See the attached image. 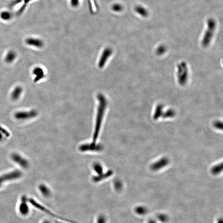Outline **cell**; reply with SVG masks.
Here are the masks:
<instances>
[{
  "mask_svg": "<svg viewBox=\"0 0 223 223\" xmlns=\"http://www.w3.org/2000/svg\"><path fill=\"white\" fill-rule=\"evenodd\" d=\"M17 54L16 52L13 51H9L5 57V61L8 63H11L16 58Z\"/></svg>",
  "mask_w": 223,
  "mask_h": 223,
  "instance_id": "cell-12",
  "label": "cell"
},
{
  "mask_svg": "<svg viewBox=\"0 0 223 223\" xmlns=\"http://www.w3.org/2000/svg\"><path fill=\"white\" fill-rule=\"evenodd\" d=\"M23 92V88L21 86H17L14 89L11 94V98L12 100L16 101L20 97L21 95Z\"/></svg>",
  "mask_w": 223,
  "mask_h": 223,
  "instance_id": "cell-9",
  "label": "cell"
},
{
  "mask_svg": "<svg viewBox=\"0 0 223 223\" xmlns=\"http://www.w3.org/2000/svg\"><path fill=\"white\" fill-rule=\"evenodd\" d=\"M12 161L23 169H27L30 166L28 160L24 156L17 152L12 153L11 155Z\"/></svg>",
  "mask_w": 223,
  "mask_h": 223,
  "instance_id": "cell-3",
  "label": "cell"
},
{
  "mask_svg": "<svg viewBox=\"0 0 223 223\" xmlns=\"http://www.w3.org/2000/svg\"><path fill=\"white\" fill-rule=\"evenodd\" d=\"M0 17L4 20H9L12 17V14L8 11H3L0 14Z\"/></svg>",
  "mask_w": 223,
  "mask_h": 223,
  "instance_id": "cell-14",
  "label": "cell"
},
{
  "mask_svg": "<svg viewBox=\"0 0 223 223\" xmlns=\"http://www.w3.org/2000/svg\"><path fill=\"white\" fill-rule=\"evenodd\" d=\"M30 1H31V0H24V2H25V3H27Z\"/></svg>",
  "mask_w": 223,
  "mask_h": 223,
  "instance_id": "cell-19",
  "label": "cell"
},
{
  "mask_svg": "<svg viewBox=\"0 0 223 223\" xmlns=\"http://www.w3.org/2000/svg\"><path fill=\"white\" fill-rule=\"evenodd\" d=\"M107 221L108 220L105 215L101 214L97 217L95 223H107Z\"/></svg>",
  "mask_w": 223,
  "mask_h": 223,
  "instance_id": "cell-15",
  "label": "cell"
},
{
  "mask_svg": "<svg viewBox=\"0 0 223 223\" xmlns=\"http://www.w3.org/2000/svg\"><path fill=\"white\" fill-rule=\"evenodd\" d=\"M169 159L165 157L162 158L152 165L151 169L154 171L160 170L169 164Z\"/></svg>",
  "mask_w": 223,
  "mask_h": 223,
  "instance_id": "cell-6",
  "label": "cell"
},
{
  "mask_svg": "<svg viewBox=\"0 0 223 223\" xmlns=\"http://www.w3.org/2000/svg\"><path fill=\"white\" fill-rule=\"evenodd\" d=\"M32 73L34 76L33 81L35 83L41 81L45 76L44 70L40 67H36L34 68Z\"/></svg>",
  "mask_w": 223,
  "mask_h": 223,
  "instance_id": "cell-8",
  "label": "cell"
},
{
  "mask_svg": "<svg viewBox=\"0 0 223 223\" xmlns=\"http://www.w3.org/2000/svg\"><path fill=\"white\" fill-rule=\"evenodd\" d=\"M136 11L139 14H141L142 16L146 17L148 15V11L142 7H138L136 8Z\"/></svg>",
  "mask_w": 223,
  "mask_h": 223,
  "instance_id": "cell-16",
  "label": "cell"
},
{
  "mask_svg": "<svg viewBox=\"0 0 223 223\" xmlns=\"http://www.w3.org/2000/svg\"><path fill=\"white\" fill-rule=\"evenodd\" d=\"M11 137V134L8 130L0 126V142L4 141Z\"/></svg>",
  "mask_w": 223,
  "mask_h": 223,
  "instance_id": "cell-11",
  "label": "cell"
},
{
  "mask_svg": "<svg viewBox=\"0 0 223 223\" xmlns=\"http://www.w3.org/2000/svg\"><path fill=\"white\" fill-rule=\"evenodd\" d=\"M207 26L208 27L204 36L202 41L203 46L204 47H206L209 45L213 35L216 27V23L215 21L212 19L209 20L207 22Z\"/></svg>",
  "mask_w": 223,
  "mask_h": 223,
  "instance_id": "cell-2",
  "label": "cell"
},
{
  "mask_svg": "<svg viewBox=\"0 0 223 223\" xmlns=\"http://www.w3.org/2000/svg\"><path fill=\"white\" fill-rule=\"evenodd\" d=\"M23 176L20 171L14 170L5 173L0 175V188L9 182L14 181L20 179Z\"/></svg>",
  "mask_w": 223,
  "mask_h": 223,
  "instance_id": "cell-1",
  "label": "cell"
},
{
  "mask_svg": "<svg viewBox=\"0 0 223 223\" xmlns=\"http://www.w3.org/2000/svg\"><path fill=\"white\" fill-rule=\"evenodd\" d=\"M38 112L36 110H32L29 111H19L14 114V117L18 120H31L37 116Z\"/></svg>",
  "mask_w": 223,
  "mask_h": 223,
  "instance_id": "cell-4",
  "label": "cell"
},
{
  "mask_svg": "<svg viewBox=\"0 0 223 223\" xmlns=\"http://www.w3.org/2000/svg\"><path fill=\"white\" fill-rule=\"evenodd\" d=\"M223 169L222 163L214 166L212 168L211 172L213 174L216 175L221 172Z\"/></svg>",
  "mask_w": 223,
  "mask_h": 223,
  "instance_id": "cell-13",
  "label": "cell"
},
{
  "mask_svg": "<svg viewBox=\"0 0 223 223\" xmlns=\"http://www.w3.org/2000/svg\"><path fill=\"white\" fill-rule=\"evenodd\" d=\"M42 223H51V222L50 221H49L48 220H45L43 221L42 222Z\"/></svg>",
  "mask_w": 223,
  "mask_h": 223,
  "instance_id": "cell-18",
  "label": "cell"
},
{
  "mask_svg": "<svg viewBox=\"0 0 223 223\" xmlns=\"http://www.w3.org/2000/svg\"><path fill=\"white\" fill-rule=\"evenodd\" d=\"M222 123L220 122V121H217V122H215V124H214V126H215V128L219 129H222Z\"/></svg>",
  "mask_w": 223,
  "mask_h": 223,
  "instance_id": "cell-17",
  "label": "cell"
},
{
  "mask_svg": "<svg viewBox=\"0 0 223 223\" xmlns=\"http://www.w3.org/2000/svg\"><path fill=\"white\" fill-rule=\"evenodd\" d=\"M28 203V198L26 196H22L18 207L19 212L22 216H27L29 214L30 207Z\"/></svg>",
  "mask_w": 223,
  "mask_h": 223,
  "instance_id": "cell-5",
  "label": "cell"
},
{
  "mask_svg": "<svg viewBox=\"0 0 223 223\" xmlns=\"http://www.w3.org/2000/svg\"><path fill=\"white\" fill-rule=\"evenodd\" d=\"M39 191L41 194L44 197H49L51 195V191L46 185L41 184L38 187Z\"/></svg>",
  "mask_w": 223,
  "mask_h": 223,
  "instance_id": "cell-10",
  "label": "cell"
},
{
  "mask_svg": "<svg viewBox=\"0 0 223 223\" xmlns=\"http://www.w3.org/2000/svg\"><path fill=\"white\" fill-rule=\"evenodd\" d=\"M26 43L30 46L41 49L44 46V43L42 40L39 39L30 37L27 39L25 41Z\"/></svg>",
  "mask_w": 223,
  "mask_h": 223,
  "instance_id": "cell-7",
  "label": "cell"
}]
</instances>
